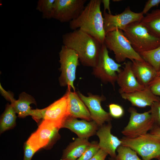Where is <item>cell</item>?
Wrapping results in <instances>:
<instances>
[{"instance_id": "cell-6", "label": "cell", "mask_w": 160, "mask_h": 160, "mask_svg": "<svg viewBox=\"0 0 160 160\" xmlns=\"http://www.w3.org/2000/svg\"><path fill=\"white\" fill-rule=\"evenodd\" d=\"M121 64L109 56L108 49L103 43L97 64L92 68V73L103 83H110L114 87L118 73L121 70Z\"/></svg>"}, {"instance_id": "cell-37", "label": "cell", "mask_w": 160, "mask_h": 160, "mask_svg": "<svg viewBox=\"0 0 160 160\" xmlns=\"http://www.w3.org/2000/svg\"><path fill=\"white\" fill-rule=\"evenodd\" d=\"M108 160H116L115 159L111 158V157L109 158Z\"/></svg>"}, {"instance_id": "cell-13", "label": "cell", "mask_w": 160, "mask_h": 160, "mask_svg": "<svg viewBox=\"0 0 160 160\" xmlns=\"http://www.w3.org/2000/svg\"><path fill=\"white\" fill-rule=\"evenodd\" d=\"M44 109L43 120L49 121L62 128L63 123L69 116L66 93Z\"/></svg>"}, {"instance_id": "cell-11", "label": "cell", "mask_w": 160, "mask_h": 160, "mask_svg": "<svg viewBox=\"0 0 160 160\" xmlns=\"http://www.w3.org/2000/svg\"><path fill=\"white\" fill-rule=\"evenodd\" d=\"M87 0H55L52 18L70 22L77 18L84 9Z\"/></svg>"}, {"instance_id": "cell-34", "label": "cell", "mask_w": 160, "mask_h": 160, "mask_svg": "<svg viewBox=\"0 0 160 160\" xmlns=\"http://www.w3.org/2000/svg\"><path fill=\"white\" fill-rule=\"evenodd\" d=\"M101 2L103 4L104 9L103 11H105L107 10L108 11V13L111 14L110 7V1L109 0H102Z\"/></svg>"}, {"instance_id": "cell-31", "label": "cell", "mask_w": 160, "mask_h": 160, "mask_svg": "<svg viewBox=\"0 0 160 160\" xmlns=\"http://www.w3.org/2000/svg\"><path fill=\"white\" fill-rule=\"evenodd\" d=\"M23 148L24 155L23 160H31L36 152L30 146L26 141L24 144Z\"/></svg>"}, {"instance_id": "cell-16", "label": "cell", "mask_w": 160, "mask_h": 160, "mask_svg": "<svg viewBox=\"0 0 160 160\" xmlns=\"http://www.w3.org/2000/svg\"><path fill=\"white\" fill-rule=\"evenodd\" d=\"M98 127L94 121L79 120L68 116L63 123L62 128L69 129L75 133L78 137L88 139L96 133Z\"/></svg>"}, {"instance_id": "cell-15", "label": "cell", "mask_w": 160, "mask_h": 160, "mask_svg": "<svg viewBox=\"0 0 160 160\" xmlns=\"http://www.w3.org/2000/svg\"><path fill=\"white\" fill-rule=\"evenodd\" d=\"M112 125L110 122L100 127L96 134L99 139L100 149L109 155L111 158L115 159L117 148L121 145L122 141L111 133Z\"/></svg>"}, {"instance_id": "cell-29", "label": "cell", "mask_w": 160, "mask_h": 160, "mask_svg": "<svg viewBox=\"0 0 160 160\" xmlns=\"http://www.w3.org/2000/svg\"><path fill=\"white\" fill-rule=\"evenodd\" d=\"M109 113L112 117L118 119L122 117L124 114V110L121 105L111 103L108 106Z\"/></svg>"}, {"instance_id": "cell-18", "label": "cell", "mask_w": 160, "mask_h": 160, "mask_svg": "<svg viewBox=\"0 0 160 160\" xmlns=\"http://www.w3.org/2000/svg\"><path fill=\"white\" fill-rule=\"evenodd\" d=\"M121 95L122 98L129 101L133 106L144 108L160 100V97L154 94L147 86L143 89Z\"/></svg>"}, {"instance_id": "cell-38", "label": "cell", "mask_w": 160, "mask_h": 160, "mask_svg": "<svg viewBox=\"0 0 160 160\" xmlns=\"http://www.w3.org/2000/svg\"><path fill=\"white\" fill-rule=\"evenodd\" d=\"M113 1H114V2H117V1H121V0H113Z\"/></svg>"}, {"instance_id": "cell-8", "label": "cell", "mask_w": 160, "mask_h": 160, "mask_svg": "<svg viewBox=\"0 0 160 160\" xmlns=\"http://www.w3.org/2000/svg\"><path fill=\"white\" fill-rule=\"evenodd\" d=\"M60 129L52 123L43 120L26 142L36 152L42 148L50 149L60 137Z\"/></svg>"}, {"instance_id": "cell-12", "label": "cell", "mask_w": 160, "mask_h": 160, "mask_svg": "<svg viewBox=\"0 0 160 160\" xmlns=\"http://www.w3.org/2000/svg\"><path fill=\"white\" fill-rule=\"evenodd\" d=\"M77 93L89 111L92 120L99 127L103 126L106 122H109L112 117L109 113L105 111L101 105V102L105 100L106 97L103 95H94L89 92L87 96L79 91Z\"/></svg>"}, {"instance_id": "cell-32", "label": "cell", "mask_w": 160, "mask_h": 160, "mask_svg": "<svg viewBox=\"0 0 160 160\" xmlns=\"http://www.w3.org/2000/svg\"><path fill=\"white\" fill-rule=\"evenodd\" d=\"M160 4V0H148L146 3L142 12L144 14H147L153 7H157Z\"/></svg>"}, {"instance_id": "cell-10", "label": "cell", "mask_w": 160, "mask_h": 160, "mask_svg": "<svg viewBox=\"0 0 160 160\" xmlns=\"http://www.w3.org/2000/svg\"><path fill=\"white\" fill-rule=\"evenodd\" d=\"M144 16L142 12H134L129 6L122 12L117 15L109 14L106 11H103L104 27L105 33L117 29L123 30L132 23L140 22Z\"/></svg>"}, {"instance_id": "cell-17", "label": "cell", "mask_w": 160, "mask_h": 160, "mask_svg": "<svg viewBox=\"0 0 160 160\" xmlns=\"http://www.w3.org/2000/svg\"><path fill=\"white\" fill-rule=\"evenodd\" d=\"M71 89L68 88L66 92L69 116L91 121L92 120L87 108L79 97L77 92L71 91Z\"/></svg>"}, {"instance_id": "cell-14", "label": "cell", "mask_w": 160, "mask_h": 160, "mask_svg": "<svg viewBox=\"0 0 160 160\" xmlns=\"http://www.w3.org/2000/svg\"><path fill=\"white\" fill-rule=\"evenodd\" d=\"M132 62L124 63L123 69L118 73L116 82L119 87L120 94L142 90L146 87L140 84L137 80L132 69Z\"/></svg>"}, {"instance_id": "cell-22", "label": "cell", "mask_w": 160, "mask_h": 160, "mask_svg": "<svg viewBox=\"0 0 160 160\" xmlns=\"http://www.w3.org/2000/svg\"><path fill=\"white\" fill-rule=\"evenodd\" d=\"M140 23L153 35L160 39V9L147 13Z\"/></svg>"}, {"instance_id": "cell-27", "label": "cell", "mask_w": 160, "mask_h": 160, "mask_svg": "<svg viewBox=\"0 0 160 160\" xmlns=\"http://www.w3.org/2000/svg\"><path fill=\"white\" fill-rule=\"evenodd\" d=\"M98 143L93 142L87 148L81 156L76 160H89L100 149Z\"/></svg>"}, {"instance_id": "cell-30", "label": "cell", "mask_w": 160, "mask_h": 160, "mask_svg": "<svg viewBox=\"0 0 160 160\" xmlns=\"http://www.w3.org/2000/svg\"><path fill=\"white\" fill-rule=\"evenodd\" d=\"M148 86L154 94L160 97V76L156 77Z\"/></svg>"}, {"instance_id": "cell-21", "label": "cell", "mask_w": 160, "mask_h": 160, "mask_svg": "<svg viewBox=\"0 0 160 160\" xmlns=\"http://www.w3.org/2000/svg\"><path fill=\"white\" fill-rule=\"evenodd\" d=\"M91 143L88 139L79 137L76 138L63 151L60 160H76Z\"/></svg>"}, {"instance_id": "cell-26", "label": "cell", "mask_w": 160, "mask_h": 160, "mask_svg": "<svg viewBox=\"0 0 160 160\" xmlns=\"http://www.w3.org/2000/svg\"><path fill=\"white\" fill-rule=\"evenodd\" d=\"M116 160H143L140 159L137 152L131 148L122 145L117 148Z\"/></svg>"}, {"instance_id": "cell-19", "label": "cell", "mask_w": 160, "mask_h": 160, "mask_svg": "<svg viewBox=\"0 0 160 160\" xmlns=\"http://www.w3.org/2000/svg\"><path fill=\"white\" fill-rule=\"evenodd\" d=\"M132 62V69L138 82L145 87L158 75V71L149 63L145 61L134 60Z\"/></svg>"}, {"instance_id": "cell-28", "label": "cell", "mask_w": 160, "mask_h": 160, "mask_svg": "<svg viewBox=\"0 0 160 160\" xmlns=\"http://www.w3.org/2000/svg\"><path fill=\"white\" fill-rule=\"evenodd\" d=\"M149 110L155 125L160 127V100L153 103Z\"/></svg>"}, {"instance_id": "cell-24", "label": "cell", "mask_w": 160, "mask_h": 160, "mask_svg": "<svg viewBox=\"0 0 160 160\" xmlns=\"http://www.w3.org/2000/svg\"><path fill=\"white\" fill-rule=\"evenodd\" d=\"M143 60L149 63L158 71L160 68V46L139 54Z\"/></svg>"}, {"instance_id": "cell-3", "label": "cell", "mask_w": 160, "mask_h": 160, "mask_svg": "<svg viewBox=\"0 0 160 160\" xmlns=\"http://www.w3.org/2000/svg\"><path fill=\"white\" fill-rule=\"evenodd\" d=\"M104 44L108 49L113 51L115 60L118 63L128 59L131 61L145 60L133 48L122 30L117 29L106 34Z\"/></svg>"}, {"instance_id": "cell-2", "label": "cell", "mask_w": 160, "mask_h": 160, "mask_svg": "<svg viewBox=\"0 0 160 160\" xmlns=\"http://www.w3.org/2000/svg\"><path fill=\"white\" fill-rule=\"evenodd\" d=\"M101 0H90L79 16L69 22L70 29H79L91 35L102 44L106 35L103 17L101 10Z\"/></svg>"}, {"instance_id": "cell-23", "label": "cell", "mask_w": 160, "mask_h": 160, "mask_svg": "<svg viewBox=\"0 0 160 160\" xmlns=\"http://www.w3.org/2000/svg\"><path fill=\"white\" fill-rule=\"evenodd\" d=\"M16 112L12 104H8L0 119V133L14 127L16 124Z\"/></svg>"}, {"instance_id": "cell-35", "label": "cell", "mask_w": 160, "mask_h": 160, "mask_svg": "<svg viewBox=\"0 0 160 160\" xmlns=\"http://www.w3.org/2000/svg\"><path fill=\"white\" fill-rule=\"evenodd\" d=\"M150 133L160 137V127L154 125L152 129L150 130Z\"/></svg>"}, {"instance_id": "cell-39", "label": "cell", "mask_w": 160, "mask_h": 160, "mask_svg": "<svg viewBox=\"0 0 160 160\" xmlns=\"http://www.w3.org/2000/svg\"></svg>"}, {"instance_id": "cell-20", "label": "cell", "mask_w": 160, "mask_h": 160, "mask_svg": "<svg viewBox=\"0 0 160 160\" xmlns=\"http://www.w3.org/2000/svg\"><path fill=\"white\" fill-rule=\"evenodd\" d=\"M16 113L20 117L23 118L28 116L33 117L35 115L36 109H32L30 105L36 104L34 98L30 95L23 92L20 94L17 100L13 98L11 101Z\"/></svg>"}, {"instance_id": "cell-7", "label": "cell", "mask_w": 160, "mask_h": 160, "mask_svg": "<svg viewBox=\"0 0 160 160\" xmlns=\"http://www.w3.org/2000/svg\"><path fill=\"white\" fill-rule=\"evenodd\" d=\"M59 68L61 73L59 78L60 85L75 91L74 82L76 79V69L79 65L78 54L73 50L63 45L59 52Z\"/></svg>"}, {"instance_id": "cell-25", "label": "cell", "mask_w": 160, "mask_h": 160, "mask_svg": "<svg viewBox=\"0 0 160 160\" xmlns=\"http://www.w3.org/2000/svg\"><path fill=\"white\" fill-rule=\"evenodd\" d=\"M55 0H39L38 1L36 9L42 13L43 18H52Z\"/></svg>"}, {"instance_id": "cell-33", "label": "cell", "mask_w": 160, "mask_h": 160, "mask_svg": "<svg viewBox=\"0 0 160 160\" xmlns=\"http://www.w3.org/2000/svg\"><path fill=\"white\" fill-rule=\"evenodd\" d=\"M108 155L105 152L100 149L97 153L89 160H105Z\"/></svg>"}, {"instance_id": "cell-4", "label": "cell", "mask_w": 160, "mask_h": 160, "mask_svg": "<svg viewBox=\"0 0 160 160\" xmlns=\"http://www.w3.org/2000/svg\"><path fill=\"white\" fill-rule=\"evenodd\" d=\"M122 31L133 48L139 54L160 46V39L153 35L140 22L132 23Z\"/></svg>"}, {"instance_id": "cell-36", "label": "cell", "mask_w": 160, "mask_h": 160, "mask_svg": "<svg viewBox=\"0 0 160 160\" xmlns=\"http://www.w3.org/2000/svg\"><path fill=\"white\" fill-rule=\"evenodd\" d=\"M160 76V68L159 69V71L158 72V75L157 76Z\"/></svg>"}, {"instance_id": "cell-5", "label": "cell", "mask_w": 160, "mask_h": 160, "mask_svg": "<svg viewBox=\"0 0 160 160\" xmlns=\"http://www.w3.org/2000/svg\"><path fill=\"white\" fill-rule=\"evenodd\" d=\"M120 140L121 145L136 151L143 160H160V137L147 133L133 138L124 136Z\"/></svg>"}, {"instance_id": "cell-1", "label": "cell", "mask_w": 160, "mask_h": 160, "mask_svg": "<svg viewBox=\"0 0 160 160\" xmlns=\"http://www.w3.org/2000/svg\"><path fill=\"white\" fill-rule=\"evenodd\" d=\"M63 45L74 50L83 66L95 67L99 59L102 44L93 37L79 29L62 36Z\"/></svg>"}, {"instance_id": "cell-9", "label": "cell", "mask_w": 160, "mask_h": 160, "mask_svg": "<svg viewBox=\"0 0 160 160\" xmlns=\"http://www.w3.org/2000/svg\"><path fill=\"white\" fill-rule=\"evenodd\" d=\"M128 111L130 114L129 121L121 132L125 137H136L147 133L154 126V122L149 111L140 113L132 107Z\"/></svg>"}]
</instances>
